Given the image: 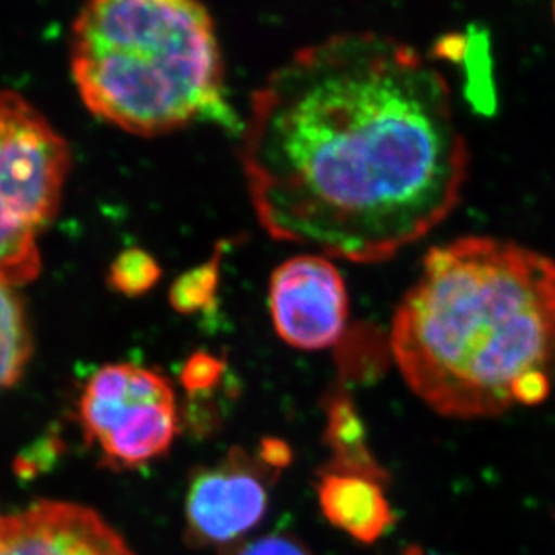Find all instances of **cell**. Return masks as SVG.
<instances>
[{
  "mask_svg": "<svg viewBox=\"0 0 555 555\" xmlns=\"http://www.w3.org/2000/svg\"><path fill=\"white\" fill-rule=\"evenodd\" d=\"M69 168L53 125L26 98L0 91V282L37 276V233L59 211Z\"/></svg>",
  "mask_w": 555,
  "mask_h": 555,
  "instance_id": "obj_4",
  "label": "cell"
},
{
  "mask_svg": "<svg viewBox=\"0 0 555 555\" xmlns=\"http://www.w3.org/2000/svg\"><path fill=\"white\" fill-rule=\"evenodd\" d=\"M390 345L410 390L446 418L538 406L555 370L554 258L492 236L431 247Z\"/></svg>",
  "mask_w": 555,
  "mask_h": 555,
  "instance_id": "obj_2",
  "label": "cell"
},
{
  "mask_svg": "<svg viewBox=\"0 0 555 555\" xmlns=\"http://www.w3.org/2000/svg\"><path fill=\"white\" fill-rule=\"evenodd\" d=\"M0 555H134L91 508L43 502L0 518Z\"/></svg>",
  "mask_w": 555,
  "mask_h": 555,
  "instance_id": "obj_8",
  "label": "cell"
},
{
  "mask_svg": "<svg viewBox=\"0 0 555 555\" xmlns=\"http://www.w3.org/2000/svg\"><path fill=\"white\" fill-rule=\"evenodd\" d=\"M163 271L157 260L144 249H127L114 260L108 283L125 296H143L157 285Z\"/></svg>",
  "mask_w": 555,
  "mask_h": 555,
  "instance_id": "obj_13",
  "label": "cell"
},
{
  "mask_svg": "<svg viewBox=\"0 0 555 555\" xmlns=\"http://www.w3.org/2000/svg\"><path fill=\"white\" fill-rule=\"evenodd\" d=\"M29 356L24 310L10 285L0 282V388L18 379Z\"/></svg>",
  "mask_w": 555,
  "mask_h": 555,
  "instance_id": "obj_11",
  "label": "cell"
},
{
  "mask_svg": "<svg viewBox=\"0 0 555 555\" xmlns=\"http://www.w3.org/2000/svg\"><path fill=\"white\" fill-rule=\"evenodd\" d=\"M87 437L108 464L135 469L168 453L179 431L176 391L155 370L108 364L87 385L80 404Z\"/></svg>",
  "mask_w": 555,
  "mask_h": 555,
  "instance_id": "obj_5",
  "label": "cell"
},
{
  "mask_svg": "<svg viewBox=\"0 0 555 555\" xmlns=\"http://www.w3.org/2000/svg\"><path fill=\"white\" fill-rule=\"evenodd\" d=\"M238 157L274 241L353 263L386 262L442 224L469 170L442 73L379 33L326 38L271 73Z\"/></svg>",
  "mask_w": 555,
  "mask_h": 555,
  "instance_id": "obj_1",
  "label": "cell"
},
{
  "mask_svg": "<svg viewBox=\"0 0 555 555\" xmlns=\"http://www.w3.org/2000/svg\"><path fill=\"white\" fill-rule=\"evenodd\" d=\"M554 16H555V0H554Z\"/></svg>",
  "mask_w": 555,
  "mask_h": 555,
  "instance_id": "obj_16",
  "label": "cell"
},
{
  "mask_svg": "<svg viewBox=\"0 0 555 555\" xmlns=\"http://www.w3.org/2000/svg\"><path fill=\"white\" fill-rule=\"evenodd\" d=\"M224 374V363L211 353H193L182 366L181 383L190 393L211 390Z\"/></svg>",
  "mask_w": 555,
  "mask_h": 555,
  "instance_id": "obj_14",
  "label": "cell"
},
{
  "mask_svg": "<svg viewBox=\"0 0 555 555\" xmlns=\"http://www.w3.org/2000/svg\"><path fill=\"white\" fill-rule=\"evenodd\" d=\"M278 473L258 451L249 454L242 449L195 470L184 502L188 538L203 546L244 540L268 513L269 483Z\"/></svg>",
  "mask_w": 555,
  "mask_h": 555,
  "instance_id": "obj_6",
  "label": "cell"
},
{
  "mask_svg": "<svg viewBox=\"0 0 555 555\" xmlns=\"http://www.w3.org/2000/svg\"><path fill=\"white\" fill-rule=\"evenodd\" d=\"M70 73L91 114L129 134L231 121L219 38L201 0H86Z\"/></svg>",
  "mask_w": 555,
  "mask_h": 555,
  "instance_id": "obj_3",
  "label": "cell"
},
{
  "mask_svg": "<svg viewBox=\"0 0 555 555\" xmlns=\"http://www.w3.org/2000/svg\"><path fill=\"white\" fill-rule=\"evenodd\" d=\"M321 513L353 541L372 545L396 524L385 481L372 476L323 469L318 480Z\"/></svg>",
  "mask_w": 555,
  "mask_h": 555,
  "instance_id": "obj_9",
  "label": "cell"
},
{
  "mask_svg": "<svg viewBox=\"0 0 555 555\" xmlns=\"http://www.w3.org/2000/svg\"><path fill=\"white\" fill-rule=\"evenodd\" d=\"M274 331L288 347L320 352L347 331L350 299L331 258L312 253L280 263L269 282Z\"/></svg>",
  "mask_w": 555,
  "mask_h": 555,
  "instance_id": "obj_7",
  "label": "cell"
},
{
  "mask_svg": "<svg viewBox=\"0 0 555 555\" xmlns=\"http://www.w3.org/2000/svg\"><path fill=\"white\" fill-rule=\"evenodd\" d=\"M236 555H310V552L291 535L271 534L247 543Z\"/></svg>",
  "mask_w": 555,
  "mask_h": 555,
  "instance_id": "obj_15",
  "label": "cell"
},
{
  "mask_svg": "<svg viewBox=\"0 0 555 555\" xmlns=\"http://www.w3.org/2000/svg\"><path fill=\"white\" fill-rule=\"evenodd\" d=\"M220 257L222 249L171 283L170 304L179 314H201L214 309L220 287Z\"/></svg>",
  "mask_w": 555,
  "mask_h": 555,
  "instance_id": "obj_12",
  "label": "cell"
},
{
  "mask_svg": "<svg viewBox=\"0 0 555 555\" xmlns=\"http://www.w3.org/2000/svg\"><path fill=\"white\" fill-rule=\"evenodd\" d=\"M325 442L332 451L326 469L347 470L388 480L386 470L375 462L364 435V424L348 396L332 397L326 408Z\"/></svg>",
  "mask_w": 555,
  "mask_h": 555,
  "instance_id": "obj_10",
  "label": "cell"
}]
</instances>
